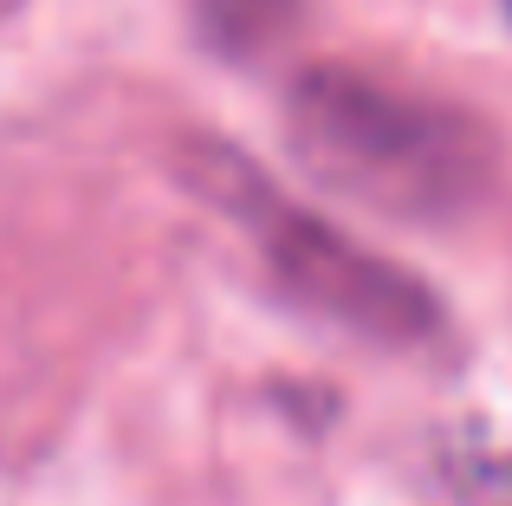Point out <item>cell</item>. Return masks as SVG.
Returning <instances> with one entry per match:
<instances>
[{"label":"cell","mask_w":512,"mask_h":506,"mask_svg":"<svg viewBox=\"0 0 512 506\" xmlns=\"http://www.w3.org/2000/svg\"><path fill=\"white\" fill-rule=\"evenodd\" d=\"M279 130L318 189L415 228L474 215L500 182V143L474 111L338 59L292 72Z\"/></svg>","instance_id":"cell-1"},{"label":"cell","mask_w":512,"mask_h":506,"mask_svg":"<svg viewBox=\"0 0 512 506\" xmlns=\"http://www.w3.org/2000/svg\"><path fill=\"white\" fill-rule=\"evenodd\" d=\"M182 169L195 182V195H208L221 208V221L253 247L266 279L299 312L325 318V325L376 344V351H396V357H435L454 344L448 305L435 299V286H422L409 266H396L389 253L363 247L338 221L305 208L299 195L279 189L234 143L195 137L182 150Z\"/></svg>","instance_id":"cell-2"},{"label":"cell","mask_w":512,"mask_h":506,"mask_svg":"<svg viewBox=\"0 0 512 506\" xmlns=\"http://www.w3.org/2000/svg\"><path fill=\"white\" fill-rule=\"evenodd\" d=\"M292 7L299 0H201V33H208V46L247 59V52H266L286 33Z\"/></svg>","instance_id":"cell-3"},{"label":"cell","mask_w":512,"mask_h":506,"mask_svg":"<svg viewBox=\"0 0 512 506\" xmlns=\"http://www.w3.org/2000/svg\"><path fill=\"white\" fill-rule=\"evenodd\" d=\"M441 474H448L454 500L461 506H512V455L506 448H487V442H448L441 455Z\"/></svg>","instance_id":"cell-4"}]
</instances>
